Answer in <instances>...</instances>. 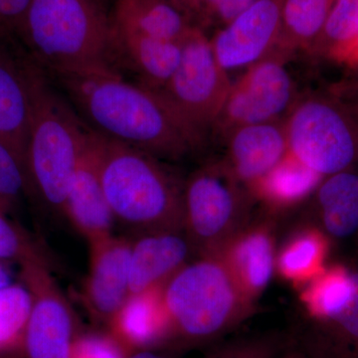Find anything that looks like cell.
Segmentation results:
<instances>
[{
    "instance_id": "1",
    "label": "cell",
    "mask_w": 358,
    "mask_h": 358,
    "mask_svg": "<svg viewBox=\"0 0 358 358\" xmlns=\"http://www.w3.org/2000/svg\"><path fill=\"white\" fill-rule=\"evenodd\" d=\"M57 78L90 129L105 138L166 160L183 159L203 143L160 92L129 83L113 69Z\"/></svg>"
},
{
    "instance_id": "2",
    "label": "cell",
    "mask_w": 358,
    "mask_h": 358,
    "mask_svg": "<svg viewBox=\"0 0 358 358\" xmlns=\"http://www.w3.org/2000/svg\"><path fill=\"white\" fill-rule=\"evenodd\" d=\"M92 131V129H91ZM103 192L115 223L134 236L183 231V185L154 155L92 131Z\"/></svg>"
},
{
    "instance_id": "3",
    "label": "cell",
    "mask_w": 358,
    "mask_h": 358,
    "mask_svg": "<svg viewBox=\"0 0 358 358\" xmlns=\"http://www.w3.org/2000/svg\"><path fill=\"white\" fill-rule=\"evenodd\" d=\"M17 39L40 69L56 76L113 69L115 34L92 0H30Z\"/></svg>"
},
{
    "instance_id": "4",
    "label": "cell",
    "mask_w": 358,
    "mask_h": 358,
    "mask_svg": "<svg viewBox=\"0 0 358 358\" xmlns=\"http://www.w3.org/2000/svg\"><path fill=\"white\" fill-rule=\"evenodd\" d=\"M174 346L203 345L239 327L256 310L216 255L199 256L162 287Z\"/></svg>"
},
{
    "instance_id": "5",
    "label": "cell",
    "mask_w": 358,
    "mask_h": 358,
    "mask_svg": "<svg viewBox=\"0 0 358 358\" xmlns=\"http://www.w3.org/2000/svg\"><path fill=\"white\" fill-rule=\"evenodd\" d=\"M89 131L41 72L35 87L25 169L29 193L49 210L64 215L66 196Z\"/></svg>"
},
{
    "instance_id": "6",
    "label": "cell",
    "mask_w": 358,
    "mask_h": 358,
    "mask_svg": "<svg viewBox=\"0 0 358 358\" xmlns=\"http://www.w3.org/2000/svg\"><path fill=\"white\" fill-rule=\"evenodd\" d=\"M257 203L224 159L190 174L183 185V231L196 256L217 255L251 221Z\"/></svg>"
},
{
    "instance_id": "7",
    "label": "cell",
    "mask_w": 358,
    "mask_h": 358,
    "mask_svg": "<svg viewBox=\"0 0 358 358\" xmlns=\"http://www.w3.org/2000/svg\"><path fill=\"white\" fill-rule=\"evenodd\" d=\"M289 154L327 178L358 162V124L345 101L331 94L298 101L285 120Z\"/></svg>"
},
{
    "instance_id": "8",
    "label": "cell",
    "mask_w": 358,
    "mask_h": 358,
    "mask_svg": "<svg viewBox=\"0 0 358 358\" xmlns=\"http://www.w3.org/2000/svg\"><path fill=\"white\" fill-rule=\"evenodd\" d=\"M227 72L218 62L210 39L194 26L183 40L178 69L159 92L204 136L217 121L229 94L232 83Z\"/></svg>"
},
{
    "instance_id": "9",
    "label": "cell",
    "mask_w": 358,
    "mask_h": 358,
    "mask_svg": "<svg viewBox=\"0 0 358 358\" xmlns=\"http://www.w3.org/2000/svg\"><path fill=\"white\" fill-rule=\"evenodd\" d=\"M287 54L275 50L250 66L231 85L213 128L224 138L229 131L262 122L286 119L298 102L293 78L287 69Z\"/></svg>"
},
{
    "instance_id": "10",
    "label": "cell",
    "mask_w": 358,
    "mask_h": 358,
    "mask_svg": "<svg viewBox=\"0 0 358 358\" xmlns=\"http://www.w3.org/2000/svg\"><path fill=\"white\" fill-rule=\"evenodd\" d=\"M20 265L25 287L32 296L21 346L24 357L71 358L81 334L76 313L52 275L51 267L37 261Z\"/></svg>"
},
{
    "instance_id": "11",
    "label": "cell",
    "mask_w": 358,
    "mask_h": 358,
    "mask_svg": "<svg viewBox=\"0 0 358 358\" xmlns=\"http://www.w3.org/2000/svg\"><path fill=\"white\" fill-rule=\"evenodd\" d=\"M14 38L0 32V140L13 150L26 171L35 87L42 69L22 46H15Z\"/></svg>"
},
{
    "instance_id": "12",
    "label": "cell",
    "mask_w": 358,
    "mask_h": 358,
    "mask_svg": "<svg viewBox=\"0 0 358 358\" xmlns=\"http://www.w3.org/2000/svg\"><path fill=\"white\" fill-rule=\"evenodd\" d=\"M284 0H257L216 32L212 48L224 69L250 67L270 55L281 32Z\"/></svg>"
},
{
    "instance_id": "13",
    "label": "cell",
    "mask_w": 358,
    "mask_h": 358,
    "mask_svg": "<svg viewBox=\"0 0 358 358\" xmlns=\"http://www.w3.org/2000/svg\"><path fill=\"white\" fill-rule=\"evenodd\" d=\"M89 245L90 268L82 301L92 319L108 327L131 296V239L112 235Z\"/></svg>"
},
{
    "instance_id": "14",
    "label": "cell",
    "mask_w": 358,
    "mask_h": 358,
    "mask_svg": "<svg viewBox=\"0 0 358 358\" xmlns=\"http://www.w3.org/2000/svg\"><path fill=\"white\" fill-rule=\"evenodd\" d=\"M278 221L279 217L263 210L261 215L253 216L216 255L255 305L275 273Z\"/></svg>"
},
{
    "instance_id": "15",
    "label": "cell",
    "mask_w": 358,
    "mask_h": 358,
    "mask_svg": "<svg viewBox=\"0 0 358 358\" xmlns=\"http://www.w3.org/2000/svg\"><path fill=\"white\" fill-rule=\"evenodd\" d=\"M185 231H159L134 236L129 257V293L164 287L196 258Z\"/></svg>"
},
{
    "instance_id": "16",
    "label": "cell",
    "mask_w": 358,
    "mask_h": 358,
    "mask_svg": "<svg viewBox=\"0 0 358 358\" xmlns=\"http://www.w3.org/2000/svg\"><path fill=\"white\" fill-rule=\"evenodd\" d=\"M285 120L240 127L223 138V159L251 192L289 154Z\"/></svg>"
},
{
    "instance_id": "17",
    "label": "cell",
    "mask_w": 358,
    "mask_h": 358,
    "mask_svg": "<svg viewBox=\"0 0 358 358\" xmlns=\"http://www.w3.org/2000/svg\"><path fill=\"white\" fill-rule=\"evenodd\" d=\"M64 216L89 244L114 235L115 220L101 182L91 129L68 189Z\"/></svg>"
},
{
    "instance_id": "18",
    "label": "cell",
    "mask_w": 358,
    "mask_h": 358,
    "mask_svg": "<svg viewBox=\"0 0 358 358\" xmlns=\"http://www.w3.org/2000/svg\"><path fill=\"white\" fill-rule=\"evenodd\" d=\"M108 331L129 353L174 346L162 287L129 296L110 322Z\"/></svg>"
},
{
    "instance_id": "19",
    "label": "cell",
    "mask_w": 358,
    "mask_h": 358,
    "mask_svg": "<svg viewBox=\"0 0 358 358\" xmlns=\"http://www.w3.org/2000/svg\"><path fill=\"white\" fill-rule=\"evenodd\" d=\"M308 222L329 240L358 236V171L350 169L327 176L307 200Z\"/></svg>"
},
{
    "instance_id": "20",
    "label": "cell",
    "mask_w": 358,
    "mask_h": 358,
    "mask_svg": "<svg viewBox=\"0 0 358 358\" xmlns=\"http://www.w3.org/2000/svg\"><path fill=\"white\" fill-rule=\"evenodd\" d=\"M300 339L308 358H358V272L348 303L324 319L307 320Z\"/></svg>"
},
{
    "instance_id": "21",
    "label": "cell",
    "mask_w": 358,
    "mask_h": 358,
    "mask_svg": "<svg viewBox=\"0 0 358 358\" xmlns=\"http://www.w3.org/2000/svg\"><path fill=\"white\" fill-rule=\"evenodd\" d=\"M194 26L173 0H119L115 32L182 43Z\"/></svg>"
},
{
    "instance_id": "22",
    "label": "cell",
    "mask_w": 358,
    "mask_h": 358,
    "mask_svg": "<svg viewBox=\"0 0 358 358\" xmlns=\"http://www.w3.org/2000/svg\"><path fill=\"white\" fill-rule=\"evenodd\" d=\"M324 178L288 154L252 188V192L264 210L279 217L307 202Z\"/></svg>"
},
{
    "instance_id": "23",
    "label": "cell",
    "mask_w": 358,
    "mask_h": 358,
    "mask_svg": "<svg viewBox=\"0 0 358 358\" xmlns=\"http://www.w3.org/2000/svg\"><path fill=\"white\" fill-rule=\"evenodd\" d=\"M329 238L310 223L296 228L277 250L275 273L301 287L326 268Z\"/></svg>"
},
{
    "instance_id": "24",
    "label": "cell",
    "mask_w": 358,
    "mask_h": 358,
    "mask_svg": "<svg viewBox=\"0 0 358 358\" xmlns=\"http://www.w3.org/2000/svg\"><path fill=\"white\" fill-rule=\"evenodd\" d=\"M115 43L122 47L143 86L159 91L173 77L182 55V43L133 33H117Z\"/></svg>"
},
{
    "instance_id": "25",
    "label": "cell",
    "mask_w": 358,
    "mask_h": 358,
    "mask_svg": "<svg viewBox=\"0 0 358 358\" xmlns=\"http://www.w3.org/2000/svg\"><path fill=\"white\" fill-rule=\"evenodd\" d=\"M334 2L336 0H284L281 32L275 50L289 56L294 51L310 50Z\"/></svg>"
},
{
    "instance_id": "26",
    "label": "cell",
    "mask_w": 358,
    "mask_h": 358,
    "mask_svg": "<svg viewBox=\"0 0 358 358\" xmlns=\"http://www.w3.org/2000/svg\"><path fill=\"white\" fill-rule=\"evenodd\" d=\"M353 292V271L345 265L327 266L301 287L300 301L307 320L324 319L348 303Z\"/></svg>"
},
{
    "instance_id": "27",
    "label": "cell",
    "mask_w": 358,
    "mask_h": 358,
    "mask_svg": "<svg viewBox=\"0 0 358 358\" xmlns=\"http://www.w3.org/2000/svg\"><path fill=\"white\" fill-rule=\"evenodd\" d=\"M32 307L29 289L10 285L0 289V353L21 350Z\"/></svg>"
},
{
    "instance_id": "28",
    "label": "cell",
    "mask_w": 358,
    "mask_h": 358,
    "mask_svg": "<svg viewBox=\"0 0 358 358\" xmlns=\"http://www.w3.org/2000/svg\"><path fill=\"white\" fill-rule=\"evenodd\" d=\"M357 33L358 0H336L308 53L326 58L329 52L352 40Z\"/></svg>"
},
{
    "instance_id": "29",
    "label": "cell",
    "mask_w": 358,
    "mask_h": 358,
    "mask_svg": "<svg viewBox=\"0 0 358 358\" xmlns=\"http://www.w3.org/2000/svg\"><path fill=\"white\" fill-rule=\"evenodd\" d=\"M16 260L23 263L37 261L52 268L51 257L39 242L25 231L7 220L0 212V261Z\"/></svg>"
},
{
    "instance_id": "30",
    "label": "cell",
    "mask_w": 358,
    "mask_h": 358,
    "mask_svg": "<svg viewBox=\"0 0 358 358\" xmlns=\"http://www.w3.org/2000/svg\"><path fill=\"white\" fill-rule=\"evenodd\" d=\"M286 343L280 334L232 339L215 346L204 358H277Z\"/></svg>"
},
{
    "instance_id": "31",
    "label": "cell",
    "mask_w": 358,
    "mask_h": 358,
    "mask_svg": "<svg viewBox=\"0 0 358 358\" xmlns=\"http://www.w3.org/2000/svg\"><path fill=\"white\" fill-rule=\"evenodd\" d=\"M25 192H29V188L24 166L8 145L0 140V202L13 203Z\"/></svg>"
},
{
    "instance_id": "32",
    "label": "cell",
    "mask_w": 358,
    "mask_h": 358,
    "mask_svg": "<svg viewBox=\"0 0 358 358\" xmlns=\"http://www.w3.org/2000/svg\"><path fill=\"white\" fill-rule=\"evenodd\" d=\"M131 353L109 333L80 334L71 358H127Z\"/></svg>"
},
{
    "instance_id": "33",
    "label": "cell",
    "mask_w": 358,
    "mask_h": 358,
    "mask_svg": "<svg viewBox=\"0 0 358 358\" xmlns=\"http://www.w3.org/2000/svg\"><path fill=\"white\" fill-rule=\"evenodd\" d=\"M30 0H0V32L17 37Z\"/></svg>"
},
{
    "instance_id": "34",
    "label": "cell",
    "mask_w": 358,
    "mask_h": 358,
    "mask_svg": "<svg viewBox=\"0 0 358 358\" xmlns=\"http://www.w3.org/2000/svg\"><path fill=\"white\" fill-rule=\"evenodd\" d=\"M255 1L257 0H221L209 11L203 20L223 27L244 13Z\"/></svg>"
},
{
    "instance_id": "35",
    "label": "cell",
    "mask_w": 358,
    "mask_h": 358,
    "mask_svg": "<svg viewBox=\"0 0 358 358\" xmlns=\"http://www.w3.org/2000/svg\"><path fill=\"white\" fill-rule=\"evenodd\" d=\"M352 76L338 82L333 87V95L341 99H358V69Z\"/></svg>"
},
{
    "instance_id": "36",
    "label": "cell",
    "mask_w": 358,
    "mask_h": 358,
    "mask_svg": "<svg viewBox=\"0 0 358 358\" xmlns=\"http://www.w3.org/2000/svg\"><path fill=\"white\" fill-rule=\"evenodd\" d=\"M220 1L221 0H195L192 11L199 14L202 20H204L205 16L209 13V11Z\"/></svg>"
},
{
    "instance_id": "37",
    "label": "cell",
    "mask_w": 358,
    "mask_h": 358,
    "mask_svg": "<svg viewBox=\"0 0 358 358\" xmlns=\"http://www.w3.org/2000/svg\"><path fill=\"white\" fill-rule=\"evenodd\" d=\"M127 358H169L166 355L159 352V350H140L131 353Z\"/></svg>"
},
{
    "instance_id": "38",
    "label": "cell",
    "mask_w": 358,
    "mask_h": 358,
    "mask_svg": "<svg viewBox=\"0 0 358 358\" xmlns=\"http://www.w3.org/2000/svg\"><path fill=\"white\" fill-rule=\"evenodd\" d=\"M280 358H308V357L300 346L296 345L287 348L286 352Z\"/></svg>"
},
{
    "instance_id": "39",
    "label": "cell",
    "mask_w": 358,
    "mask_h": 358,
    "mask_svg": "<svg viewBox=\"0 0 358 358\" xmlns=\"http://www.w3.org/2000/svg\"><path fill=\"white\" fill-rule=\"evenodd\" d=\"M10 285H13L10 275H9L6 268L0 263V289L6 288V287L10 286Z\"/></svg>"
},
{
    "instance_id": "40",
    "label": "cell",
    "mask_w": 358,
    "mask_h": 358,
    "mask_svg": "<svg viewBox=\"0 0 358 358\" xmlns=\"http://www.w3.org/2000/svg\"><path fill=\"white\" fill-rule=\"evenodd\" d=\"M357 238H358V236H357Z\"/></svg>"
}]
</instances>
